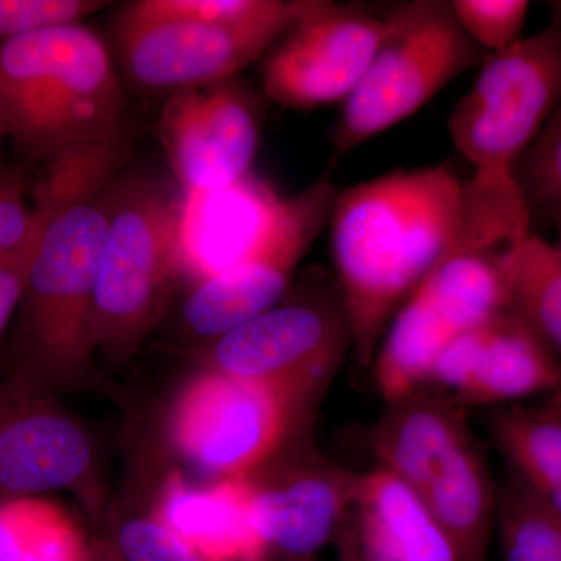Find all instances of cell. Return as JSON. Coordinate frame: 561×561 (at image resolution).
I'll list each match as a JSON object with an SVG mask.
<instances>
[{
    "mask_svg": "<svg viewBox=\"0 0 561 561\" xmlns=\"http://www.w3.org/2000/svg\"><path fill=\"white\" fill-rule=\"evenodd\" d=\"M530 221L515 187L443 165L383 173L337 194L331 253L356 364L371 365L390 321L442 261L500 253L530 234Z\"/></svg>",
    "mask_w": 561,
    "mask_h": 561,
    "instance_id": "cell-1",
    "label": "cell"
},
{
    "mask_svg": "<svg viewBox=\"0 0 561 561\" xmlns=\"http://www.w3.org/2000/svg\"><path fill=\"white\" fill-rule=\"evenodd\" d=\"M130 160L122 139L76 147L41 168V231L14 316L10 375L47 393L102 387L91 335L95 279L113 183Z\"/></svg>",
    "mask_w": 561,
    "mask_h": 561,
    "instance_id": "cell-2",
    "label": "cell"
},
{
    "mask_svg": "<svg viewBox=\"0 0 561 561\" xmlns=\"http://www.w3.org/2000/svg\"><path fill=\"white\" fill-rule=\"evenodd\" d=\"M125 106L113 55L87 25L0 43V130L25 171L76 147L125 139Z\"/></svg>",
    "mask_w": 561,
    "mask_h": 561,
    "instance_id": "cell-3",
    "label": "cell"
},
{
    "mask_svg": "<svg viewBox=\"0 0 561 561\" xmlns=\"http://www.w3.org/2000/svg\"><path fill=\"white\" fill-rule=\"evenodd\" d=\"M181 187L149 168L116 176L103 241L91 335L95 356L130 360L168 319L181 286Z\"/></svg>",
    "mask_w": 561,
    "mask_h": 561,
    "instance_id": "cell-4",
    "label": "cell"
},
{
    "mask_svg": "<svg viewBox=\"0 0 561 561\" xmlns=\"http://www.w3.org/2000/svg\"><path fill=\"white\" fill-rule=\"evenodd\" d=\"M368 448L437 519L459 561H489L497 491L461 405L430 390L387 404Z\"/></svg>",
    "mask_w": 561,
    "mask_h": 561,
    "instance_id": "cell-5",
    "label": "cell"
},
{
    "mask_svg": "<svg viewBox=\"0 0 561 561\" xmlns=\"http://www.w3.org/2000/svg\"><path fill=\"white\" fill-rule=\"evenodd\" d=\"M383 16L387 31L381 46L364 79L342 103L332 131L334 160L419 113L485 58L460 27L451 2L394 3Z\"/></svg>",
    "mask_w": 561,
    "mask_h": 561,
    "instance_id": "cell-6",
    "label": "cell"
},
{
    "mask_svg": "<svg viewBox=\"0 0 561 561\" xmlns=\"http://www.w3.org/2000/svg\"><path fill=\"white\" fill-rule=\"evenodd\" d=\"M317 402L201 368L168 413L173 451L213 479L251 478L301 440Z\"/></svg>",
    "mask_w": 561,
    "mask_h": 561,
    "instance_id": "cell-7",
    "label": "cell"
},
{
    "mask_svg": "<svg viewBox=\"0 0 561 561\" xmlns=\"http://www.w3.org/2000/svg\"><path fill=\"white\" fill-rule=\"evenodd\" d=\"M561 103V7L551 24L485 55L449 114V135L474 169L513 171Z\"/></svg>",
    "mask_w": 561,
    "mask_h": 561,
    "instance_id": "cell-8",
    "label": "cell"
},
{
    "mask_svg": "<svg viewBox=\"0 0 561 561\" xmlns=\"http://www.w3.org/2000/svg\"><path fill=\"white\" fill-rule=\"evenodd\" d=\"M351 345L339 289L309 284L290 287L268 311L187 354L202 368L271 383L317 402Z\"/></svg>",
    "mask_w": 561,
    "mask_h": 561,
    "instance_id": "cell-9",
    "label": "cell"
},
{
    "mask_svg": "<svg viewBox=\"0 0 561 561\" xmlns=\"http://www.w3.org/2000/svg\"><path fill=\"white\" fill-rule=\"evenodd\" d=\"M311 5L312 0H286L271 16L239 25L138 18L122 10L111 55L124 88L168 98L234 79L267 54Z\"/></svg>",
    "mask_w": 561,
    "mask_h": 561,
    "instance_id": "cell-10",
    "label": "cell"
},
{
    "mask_svg": "<svg viewBox=\"0 0 561 561\" xmlns=\"http://www.w3.org/2000/svg\"><path fill=\"white\" fill-rule=\"evenodd\" d=\"M508 308L496 253L446 257L401 306L379 343L371 364L383 401L393 404L426 390L442 351Z\"/></svg>",
    "mask_w": 561,
    "mask_h": 561,
    "instance_id": "cell-11",
    "label": "cell"
},
{
    "mask_svg": "<svg viewBox=\"0 0 561 561\" xmlns=\"http://www.w3.org/2000/svg\"><path fill=\"white\" fill-rule=\"evenodd\" d=\"M337 191L317 181L284 198L271 234L249 261L213 278L183 287L176 330L191 345L202 348L278 305L305 254L330 225Z\"/></svg>",
    "mask_w": 561,
    "mask_h": 561,
    "instance_id": "cell-12",
    "label": "cell"
},
{
    "mask_svg": "<svg viewBox=\"0 0 561 561\" xmlns=\"http://www.w3.org/2000/svg\"><path fill=\"white\" fill-rule=\"evenodd\" d=\"M383 13L312 0L309 10L265 54L262 92L289 110L345 102L386 36Z\"/></svg>",
    "mask_w": 561,
    "mask_h": 561,
    "instance_id": "cell-13",
    "label": "cell"
},
{
    "mask_svg": "<svg viewBox=\"0 0 561 561\" xmlns=\"http://www.w3.org/2000/svg\"><path fill=\"white\" fill-rule=\"evenodd\" d=\"M98 470L90 432L57 394L14 375L0 381V502L72 490L94 507Z\"/></svg>",
    "mask_w": 561,
    "mask_h": 561,
    "instance_id": "cell-14",
    "label": "cell"
},
{
    "mask_svg": "<svg viewBox=\"0 0 561 561\" xmlns=\"http://www.w3.org/2000/svg\"><path fill=\"white\" fill-rule=\"evenodd\" d=\"M264 99L239 76L165 98L158 136L181 191L225 190L250 175Z\"/></svg>",
    "mask_w": 561,
    "mask_h": 561,
    "instance_id": "cell-15",
    "label": "cell"
},
{
    "mask_svg": "<svg viewBox=\"0 0 561 561\" xmlns=\"http://www.w3.org/2000/svg\"><path fill=\"white\" fill-rule=\"evenodd\" d=\"M461 405H501L561 390V362L508 308L454 339L427 389Z\"/></svg>",
    "mask_w": 561,
    "mask_h": 561,
    "instance_id": "cell-16",
    "label": "cell"
},
{
    "mask_svg": "<svg viewBox=\"0 0 561 561\" xmlns=\"http://www.w3.org/2000/svg\"><path fill=\"white\" fill-rule=\"evenodd\" d=\"M305 438L251 476L273 559H312L337 538L357 472L339 467Z\"/></svg>",
    "mask_w": 561,
    "mask_h": 561,
    "instance_id": "cell-17",
    "label": "cell"
},
{
    "mask_svg": "<svg viewBox=\"0 0 561 561\" xmlns=\"http://www.w3.org/2000/svg\"><path fill=\"white\" fill-rule=\"evenodd\" d=\"M150 515L195 561H271L251 478L192 483L180 471L164 476Z\"/></svg>",
    "mask_w": 561,
    "mask_h": 561,
    "instance_id": "cell-18",
    "label": "cell"
},
{
    "mask_svg": "<svg viewBox=\"0 0 561 561\" xmlns=\"http://www.w3.org/2000/svg\"><path fill=\"white\" fill-rule=\"evenodd\" d=\"M284 198L253 173L217 191H181V286L249 261L271 234Z\"/></svg>",
    "mask_w": 561,
    "mask_h": 561,
    "instance_id": "cell-19",
    "label": "cell"
},
{
    "mask_svg": "<svg viewBox=\"0 0 561 561\" xmlns=\"http://www.w3.org/2000/svg\"><path fill=\"white\" fill-rule=\"evenodd\" d=\"M341 561H459L451 538L393 472H357L334 541Z\"/></svg>",
    "mask_w": 561,
    "mask_h": 561,
    "instance_id": "cell-20",
    "label": "cell"
},
{
    "mask_svg": "<svg viewBox=\"0 0 561 561\" xmlns=\"http://www.w3.org/2000/svg\"><path fill=\"white\" fill-rule=\"evenodd\" d=\"M489 423L515 483L561 515V416L511 408L491 413Z\"/></svg>",
    "mask_w": 561,
    "mask_h": 561,
    "instance_id": "cell-21",
    "label": "cell"
},
{
    "mask_svg": "<svg viewBox=\"0 0 561 561\" xmlns=\"http://www.w3.org/2000/svg\"><path fill=\"white\" fill-rule=\"evenodd\" d=\"M511 309L561 362V253L538 236L496 254Z\"/></svg>",
    "mask_w": 561,
    "mask_h": 561,
    "instance_id": "cell-22",
    "label": "cell"
},
{
    "mask_svg": "<svg viewBox=\"0 0 561 561\" xmlns=\"http://www.w3.org/2000/svg\"><path fill=\"white\" fill-rule=\"evenodd\" d=\"M0 561H94L79 524L39 496L0 502Z\"/></svg>",
    "mask_w": 561,
    "mask_h": 561,
    "instance_id": "cell-23",
    "label": "cell"
},
{
    "mask_svg": "<svg viewBox=\"0 0 561 561\" xmlns=\"http://www.w3.org/2000/svg\"><path fill=\"white\" fill-rule=\"evenodd\" d=\"M502 560L561 561V515L518 483L497 493L496 526Z\"/></svg>",
    "mask_w": 561,
    "mask_h": 561,
    "instance_id": "cell-24",
    "label": "cell"
},
{
    "mask_svg": "<svg viewBox=\"0 0 561 561\" xmlns=\"http://www.w3.org/2000/svg\"><path fill=\"white\" fill-rule=\"evenodd\" d=\"M513 172L531 217L538 214L552 225L561 221V117L546 124Z\"/></svg>",
    "mask_w": 561,
    "mask_h": 561,
    "instance_id": "cell-25",
    "label": "cell"
},
{
    "mask_svg": "<svg viewBox=\"0 0 561 561\" xmlns=\"http://www.w3.org/2000/svg\"><path fill=\"white\" fill-rule=\"evenodd\" d=\"M284 3L286 0H138L122 10L138 18L239 25L271 16Z\"/></svg>",
    "mask_w": 561,
    "mask_h": 561,
    "instance_id": "cell-26",
    "label": "cell"
},
{
    "mask_svg": "<svg viewBox=\"0 0 561 561\" xmlns=\"http://www.w3.org/2000/svg\"><path fill=\"white\" fill-rule=\"evenodd\" d=\"M454 16L482 50L496 54L522 41L530 3L526 0H453Z\"/></svg>",
    "mask_w": 561,
    "mask_h": 561,
    "instance_id": "cell-27",
    "label": "cell"
},
{
    "mask_svg": "<svg viewBox=\"0 0 561 561\" xmlns=\"http://www.w3.org/2000/svg\"><path fill=\"white\" fill-rule=\"evenodd\" d=\"M39 228V210L27 201L25 169L0 154V262L27 249Z\"/></svg>",
    "mask_w": 561,
    "mask_h": 561,
    "instance_id": "cell-28",
    "label": "cell"
},
{
    "mask_svg": "<svg viewBox=\"0 0 561 561\" xmlns=\"http://www.w3.org/2000/svg\"><path fill=\"white\" fill-rule=\"evenodd\" d=\"M110 2L101 0H0V43L31 33L83 24Z\"/></svg>",
    "mask_w": 561,
    "mask_h": 561,
    "instance_id": "cell-29",
    "label": "cell"
},
{
    "mask_svg": "<svg viewBox=\"0 0 561 561\" xmlns=\"http://www.w3.org/2000/svg\"><path fill=\"white\" fill-rule=\"evenodd\" d=\"M117 561H195L153 516H128L114 531Z\"/></svg>",
    "mask_w": 561,
    "mask_h": 561,
    "instance_id": "cell-30",
    "label": "cell"
},
{
    "mask_svg": "<svg viewBox=\"0 0 561 561\" xmlns=\"http://www.w3.org/2000/svg\"><path fill=\"white\" fill-rule=\"evenodd\" d=\"M38 236L22 253L0 262V339L9 330L11 320L14 319L18 308H20L28 265H31Z\"/></svg>",
    "mask_w": 561,
    "mask_h": 561,
    "instance_id": "cell-31",
    "label": "cell"
},
{
    "mask_svg": "<svg viewBox=\"0 0 561 561\" xmlns=\"http://www.w3.org/2000/svg\"><path fill=\"white\" fill-rule=\"evenodd\" d=\"M553 227H556L557 231V242L553 243V245H556V249L559 250L561 253V221H557V224L553 225Z\"/></svg>",
    "mask_w": 561,
    "mask_h": 561,
    "instance_id": "cell-32",
    "label": "cell"
},
{
    "mask_svg": "<svg viewBox=\"0 0 561 561\" xmlns=\"http://www.w3.org/2000/svg\"><path fill=\"white\" fill-rule=\"evenodd\" d=\"M556 394H559V400H557L556 409H553L552 412L556 413V415L561 416V390Z\"/></svg>",
    "mask_w": 561,
    "mask_h": 561,
    "instance_id": "cell-33",
    "label": "cell"
},
{
    "mask_svg": "<svg viewBox=\"0 0 561 561\" xmlns=\"http://www.w3.org/2000/svg\"><path fill=\"white\" fill-rule=\"evenodd\" d=\"M271 561H312V559H272Z\"/></svg>",
    "mask_w": 561,
    "mask_h": 561,
    "instance_id": "cell-34",
    "label": "cell"
},
{
    "mask_svg": "<svg viewBox=\"0 0 561 561\" xmlns=\"http://www.w3.org/2000/svg\"><path fill=\"white\" fill-rule=\"evenodd\" d=\"M557 117H561V103L559 105V108L556 110V113L552 114L551 119H557ZM549 119V121H551Z\"/></svg>",
    "mask_w": 561,
    "mask_h": 561,
    "instance_id": "cell-35",
    "label": "cell"
},
{
    "mask_svg": "<svg viewBox=\"0 0 561 561\" xmlns=\"http://www.w3.org/2000/svg\"><path fill=\"white\" fill-rule=\"evenodd\" d=\"M3 139H5V138H3V133H2V130H0V142H2Z\"/></svg>",
    "mask_w": 561,
    "mask_h": 561,
    "instance_id": "cell-36",
    "label": "cell"
},
{
    "mask_svg": "<svg viewBox=\"0 0 561 561\" xmlns=\"http://www.w3.org/2000/svg\"><path fill=\"white\" fill-rule=\"evenodd\" d=\"M114 561H117L116 556H114Z\"/></svg>",
    "mask_w": 561,
    "mask_h": 561,
    "instance_id": "cell-37",
    "label": "cell"
}]
</instances>
